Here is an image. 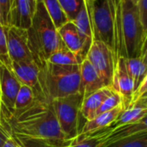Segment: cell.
I'll return each mask as SVG.
<instances>
[{"label":"cell","instance_id":"836d02e7","mask_svg":"<svg viewBox=\"0 0 147 147\" xmlns=\"http://www.w3.org/2000/svg\"><path fill=\"white\" fill-rule=\"evenodd\" d=\"M0 22L3 26V17H2V12H1V8H0Z\"/></svg>","mask_w":147,"mask_h":147},{"label":"cell","instance_id":"83f0119b","mask_svg":"<svg viewBox=\"0 0 147 147\" xmlns=\"http://www.w3.org/2000/svg\"><path fill=\"white\" fill-rule=\"evenodd\" d=\"M120 106H122L123 107L122 98H121V96L118 93H116L115 91L114 93H112L109 96H108L102 102V103L101 104L100 108L96 111V116L97 115H99V114H102V113H104V112L112 110V109H115L117 107H120Z\"/></svg>","mask_w":147,"mask_h":147},{"label":"cell","instance_id":"52a82bcc","mask_svg":"<svg viewBox=\"0 0 147 147\" xmlns=\"http://www.w3.org/2000/svg\"><path fill=\"white\" fill-rule=\"evenodd\" d=\"M86 59L94 66L104 85L110 86L115 70V59L111 48L102 41L93 40Z\"/></svg>","mask_w":147,"mask_h":147},{"label":"cell","instance_id":"484cf974","mask_svg":"<svg viewBox=\"0 0 147 147\" xmlns=\"http://www.w3.org/2000/svg\"><path fill=\"white\" fill-rule=\"evenodd\" d=\"M34 101V90L32 88L21 84V87L18 90L16 102H15V108L14 110H19L26 108L29 104L32 103Z\"/></svg>","mask_w":147,"mask_h":147},{"label":"cell","instance_id":"ba28073f","mask_svg":"<svg viewBox=\"0 0 147 147\" xmlns=\"http://www.w3.org/2000/svg\"><path fill=\"white\" fill-rule=\"evenodd\" d=\"M5 27L7 50L11 62L33 59L28 45L27 29L14 26Z\"/></svg>","mask_w":147,"mask_h":147},{"label":"cell","instance_id":"7a4b0ae2","mask_svg":"<svg viewBox=\"0 0 147 147\" xmlns=\"http://www.w3.org/2000/svg\"><path fill=\"white\" fill-rule=\"evenodd\" d=\"M114 59L137 58L146 52L147 31L140 22L136 3L131 0H114Z\"/></svg>","mask_w":147,"mask_h":147},{"label":"cell","instance_id":"d6986e66","mask_svg":"<svg viewBox=\"0 0 147 147\" xmlns=\"http://www.w3.org/2000/svg\"><path fill=\"white\" fill-rule=\"evenodd\" d=\"M146 120L147 117H145L141 121L135 123L124 124L115 127H112L109 135L107 139V145L116 140L134 135L138 133L147 132Z\"/></svg>","mask_w":147,"mask_h":147},{"label":"cell","instance_id":"d590c367","mask_svg":"<svg viewBox=\"0 0 147 147\" xmlns=\"http://www.w3.org/2000/svg\"><path fill=\"white\" fill-rule=\"evenodd\" d=\"M131 1H132L133 3H137L140 0H131Z\"/></svg>","mask_w":147,"mask_h":147},{"label":"cell","instance_id":"4316f807","mask_svg":"<svg viewBox=\"0 0 147 147\" xmlns=\"http://www.w3.org/2000/svg\"><path fill=\"white\" fill-rule=\"evenodd\" d=\"M59 2L68 19V22L73 21L78 13L85 4L84 0H59Z\"/></svg>","mask_w":147,"mask_h":147},{"label":"cell","instance_id":"5b68a950","mask_svg":"<svg viewBox=\"0 0 147 147\" xmlns=\"http://www.w3.org/2000/svg\"><path fill=\"white\" fill-rule=\"evenodd\" d=\"M93 40L104 42L114 52L115 6L114 0H84ZM114 54V53H113Z\"/></svg>","mask_w":147,"mask_h":147},{"label":"cell","instance_id":"cb8c5ba5","mask_svg":"<svg viewBox=\"0 0 147 147\" xmlns=\"http://www.w3.org/2000/svg\"><path fill=\"white\" fill-rule=\"evenodd\" d=\"M45 9L52 19L55 28L58 29L68 22V19L63 11L59 0H41Z\"/></svg>","mask_w":147,"mask_h":147},{"label":"cell","instance_id":"3957f363","mask_svg":"<svg viewBox=\"0 0 147 147\" xmlns=\"http://www.w3.org/2000/svg\"><path fill=\"white\" fill-rule=\"evenodd\" d=\"M39 68L38 82L33 90L47 100L53 102L79 93L80 65H61L45 61Z\"/></svg>","mask_w":147,"mask_h":147},{"label":"cell","instance_id":"7c38bea8","mask_svg":"<svg viewBox=\"0 0 147 147\" xmlns=\"http://www.w3.org/2000/svg\"><path fill=\"white\" fill-rule=\"evenodd\" d=\"M58 33L65 46L70 51L81 55L84 59L86 58L90 46L86 43L72 22H67L58 28Z\"/></svg>","mask_w":147,"mask_h":147},{"label":"cell","instance_id":"9a60e30c","mask_svg":"<svg viewBox=\"0 0 147 147\" xmlns=\"http://www.w3.org/2000/svg\"><path fill=\"white\" fill-rule=\"evenodd\" d=\"M114 92L115 90L110 86H104L90 96L83 98L80 115L85 121H90L96 117V111L100 108L102 102Z\"/></svg>","mask_w":147,"mask_h":147},{"label":"cell","instance_id":"ffe728a7","mask_svg":"<svg viewBox=\"0 0 147 147\" xmlns=\"http://www.w3.org/2000/svg\"><path fill=\"white\" fill-rule=\"evenodd\" d=\"M147 51L137 58L126 59V65L129 75L134 81V90L147 78Z\"/></svg>","mask_w":147,"mask_h":147},{"label":"cell","instance_id":"4dcf8cb0","mask_svg":"<svg viewBox=\"0 0 147 147\" xmlns=\"http://www.w3.org/2000/svg\"><path fill=\"white\" fill-rule=\"evenodd\" d=\"M12 0H0V8L2 12V17L3 26H9V10L11 7Z\"/></svg>","mask_w":147,"mask_h":147},{"label":"cell","instance_id":"f546056e","mask_svg":"<svg viewBox=\"0 0 147 147\" xmlns=\"http://www.w3.org/2000/svg\"><path fill=\"white\" fill-rule=\"evenodd\" d=\"M136 5L140 22L144 29L147 31V0H140Z\"/></svg>","mask_w":147,"mask_h":147},{"label":"cell","instance_id":"8fae6325","mask_svg":"<svg viewBox=\"0 0 147 147\" xmlns=\"http://www.w3.org/2000/svg\"><path fill=\"white\" fill-rule=\"evenodd\" d=\"M37 0H12L9 10V26L28 29L36 9Z\"/></svg>","mask_w":147,"mask_h":147},{"label":"cell","instance_id":"d6a6232c","mask_svg":"<svg viewBox=\"0 0 147 147\" xmlns=\"http://www.w3.org/2000/svg\"><path fill=\"white\" fill-rule=\"evenodd\" d=\"M2 147H19V146L16 143V141L13 140V138L10 136V138L3 144Z\"/></svg>","mask_w":147,"mask_h":147},{"label":"cell","instance_id":"5bb4252c","mask_svg":"<svg viewBox=\"0 0 147 147\" xmlns=\"http://www.w3.org/2000/svg\"><path fill=\"white\" fill-rule=\"evenodd\" d=\"M11 71L21 83L32 89L38 82L40 68L34 59L11 62Z\"/></svg>","mask_w":147,"mask_h":147},{"label":"cell","instance_id":"277c9868","mask_svg":"<svg viewBox=\"0 0 147 147\" xmlns=\"http://www.w3.org/2000/svg\"><path fill=\"white\" fill-rule=\"evenodd\" d=\"M27 32L28 48L38 66L65 46L41 0H37L36 9Z\"/></svg>","mask_w":147,"mask_h":147},{"label":"cell","instance_id":"8992f818","mask_svg":"<svg viewBox=\"0 0 147 147\" xmlns=\"http://www.w3.org/2000/svg\"><path fill=\"white\" fill-rule=\"evenodd\" d=\"M83 98L82 94L76 93L53 101L59 129L66 141H71L79 134V116Z\"/></svg>","mask_w":147,"mask_h":147},{"label":"cell","instance_id":"44dd1931","mask_svg":"<svg viewBox=\"0 0 147 147\" xmlns=\"http://www.w3.org/2000/svg\"><path fill=\"white\" fill-rule=\"evenodd\" d=\"M10 136L19 147H67L71 142L43 138H34L14 133H11Z\"/></svg>","mask_w":147,"mask_h":147},{"label":"cell","instance_id":"4fadbf2b","mask_svg":"<svg viewBox=\"0 0 147 147\" xmlns=\"http://www.w3.org/2000/svg\"><path fill=\"white\" fill-rule=\"evenodd\" d=\"M97 71L90 62L85 58L80 65V90L79 93L84 98L104 87Z\"/></svg>","mask_w":147,"mask_h":147},{"label":"cell","instance_id":"d4e9b609","mask_svg":"<svg viewBox=\"0 0 147 147\" xmlns=\"http://www.w3.org/2000/svg\"><path fill=\"white\" fill-rule=\"evenodd\" d=\"M105 147H147V132L138 133L127 138L116 140Z\"/></svg>","mask_w":147,"mask_h":147},{"label":"cell","instance_id":"7402d4cb","mask_svg":"<svg viewBox=\"0 0 147 147\" xmlns=\"http://www.w3.org/2000/svg\"><path fill=\"white\" fill-rule=\"evenodd\" d=\"M84 58L71 51H70L65 46L55 51L47 61L61 65H79L84 61Z\"/></svg>","mask_w":147,"mask_h":147},{"label":"cell","instance_id":"6da1fadb","mask_svg":"<svg viewBox=\"0 0 147 147\" xmlns=\"http://www.w3.org/2000/svg\"><path fill=\"white\" fill-rule=\"evenodd\" d=\"M1 124L9 134L66 141L59 129L53 102L34 90V101L22 109L8 111L2 106Z\"/></svg>","mask_w":147,"mask_h":147},{"label":"cell","instance_id":"e575fe53","mask_svg":"<svg viewBox=\"0 0 147 147\" xmlns=\"http://www.w3.org/2000/svg\"><path fill=\"white\" fill-rule=\"evenodd\" d=\"M1 107H2V103H1V100H0V124H1Z\"/></svg>","mask_w":147,"mask_h":147},{"label":"cell","instance_id":"2e32d148","mask_svg":"<svg viewBox=\"0 0 147 147\" xmlns=\"http://www.w3.org/2000/svg\"><path fill=\"white\" fill-rule=\"evenodd\" d=\"M147 117V96L132 102L120 114L115 121L110 126L115 127L124 124L135 123Z\"/></svg>","mask_w":147,"mask_h":147},{"label":"cell","instance_id":"8d00e7d4","mask_svg":"<svg viewBox=\"0 0 147 147\" xmlns=\"http://www.w3.org/2000/svg\"><path fill=\"white\" fill-rule=\"evenodd\" d=\"M0 25H2V24H1V22H0ZM2 26H3V25H2Z\"/></svg>","mask_w":147,"mask_h":147},{"label":"cell","instance_id":"30bf717a","mask_svg":"<svg viewBox=\"0 0 147 147\" xmlns=\"http://www.w3.org/2000/svg\"><path fill=\"white\" fill-rule=\"evenodd\" d=\"M21 83L18 81L11 69L0 62V100L2 106L8 111H13L16 98Z\"/></svg>","mask_w":147,"mask_h":147},{"label":"cell","instance_id":"e0dca14e","mask_svg":"<svg viewBox=\"0 0 147 147\" xmlns=\"http://www.w3.org/2000/svg\"><path fill=\"white\" fill-rule=\"evenodd\" d=\"M111 129L112 127H108L95 132L78 134L67 147H105Z\"/></svg>","mask_w":147,"mask_h":147},{"label":"cell","instance_id":"1f68e13d","mask_svg":"<svg viewBox=\"0 0 147 147\" xmlns=\"http://www.w3.org/2000/svg\"><path fill=\"white\" fill-rule=\"evenodd\" d=\"M10 138V134L6 130L3 125L0 124V147L3 146V144Z\"/></svg>","mask_w":147,"mask_h":147},{"label":"cell","instance_id":"f1b7e54d","mask_svg":"<svg viewBox=\"0 0 147 147\" xmlns=\"http://www.w3.org/2000/svg\"><path fill=\"white\" fill-rule=\"evenodd\" d=\"M0 62L9 69H11V60L9 57L7 50L5 27L2 25H0Z\"/></svg>","mask_w":147,"mask_h":147},{"label":"cell","instance_id":"603a6c76","mask_svg":"<svg viewBox=\"0 0 147 147\" xmlns=\"http://www.w3.org/2000/svg\"><path fill=\"white\" fill-rule=\"evenodd\" d=\"M71 22L77 27L78 30L79 31L80 34L84 39L86 43L88 45L91 46V43L93 41L92 31H91V26H90L89 16H88V11H87L85 4L80 9V11L78 13L76 17Z\"/></svg>","mask_w":147,"mask_h":147},{"label":"cell","instance_id":"ac0fdd59","mask_svg":"<svg viewBox=\"0 0 147 147\" xmlns=\"http://www.w3.org/2000/svg\"><path fill=\"white\" fill-rule=\"evenodd\" d=\"M123 107L120 106L112 110L97 115L94 119L84 122V124L79 131V134L95 132L110 127L115 121V120L118 118V116L123 111Z\"/></svg>","mask_w":147,"mask_h":147},{"label":"cell","instance_id":"9c48e42d","mask_svg":"<svg viewBox=\"0 0 147 147\" xmlns=\"http://www.w3.org/2000/svg\"><path fill=\"white\" fill-rule=\"evenodd\" d=\"M110 87L121 96L123 108L124 109H127L131 103L134 86L126 65V58L120 57L115 62V70Z\"/></svg>","mask_w":147,"mask_h":147}]
</instances>
